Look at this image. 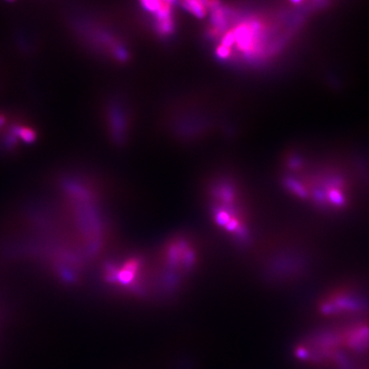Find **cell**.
I'll return each instance as SVG.
<instances>
[{
    "instance_id": "obj_3",
    "label": "cell",
    "mask_w": 369,
    "mask_h": 369,
    "mask_svg": "<svg viewBox=\"0 0 369 369\" xmlns=\"http://www.w3.org/2000/svg\"><path fill=\"white\" fill-rule=\"evenodd\" d=\"M368 309L366 298L349 290L337 291L330 294L321 305V312L326 315H340L345 313H361Z\"/></svg>"
},
{
    "instance_id": "obj_1",
    "label": "cell",
    "mask_w": 369,
    "mask_h": 369,
    "mask_svg": "<svg viewBox=\"0 0 369 369\" xmlns=\"http://www.w3.org/2000/svg\"><path fill=\"white\" fill-rule=\"evenodd\" d=\"M289 13L275 8L213 7L210 34L223 59L260 64L273 57L292 25Z\"/></svg>"
},
{
    "instance_id": "obj_2",
    "label": "cell",
    "mask_w": 369,
    "mask_h": 369,
    "mask_svg": "<svg viewBox=\"0 0 369 369\" xmlns=\"http://www.w3.org/2000/svg\"><path fill=\"white\" fill-rule=\"evenodd\" d=\"M214 220L235 238L244 240L247 236L245 222L236 200V192L228 182L215 184L212 190Z\"/></svg>"
},
{
    "instance_id": "obj_4",
    "label": "cell",
    "mask_w": 369,
    "mask_h": 369,
    "mask_svg": "<svg viewBox=\"0 0 369 369\" xmlns=\"http://www.w3.org/2000/svg\"><path fill=\"white\" fill-rule=\"evenodd\" d=\"M344 346L354 353H364L369 350V325L367 323H355L349 326L343 333Z\"/></svg>"
}]
</instances>
